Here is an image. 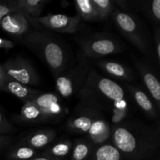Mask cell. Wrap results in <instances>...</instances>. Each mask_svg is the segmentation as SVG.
Wrapping results in <instances>:
<instances>
[{
    "label": "cell",
    "instance_id": "cell-18",
    "mask_svg": "<svg viewBox=\"0 0 160 160\" xmlns=\"http://www.w3.org/2000/svg\"><path fill=\"white\" fill-rule=\"evenodd\" d=\"M95 147L88 138L76 139L73 142L70 160H89L95 151Z\"/></svg>",
    "mask_w": 160,
    "mask_h": 160
},
{
    "label": "cell",
    "instance_id": "cell-6",
    "mask_svg": "<svg viewBox=\"0 0 160 160\" xmlns=\"http://www.w3.org/2000/svg\"><path fill=\"white\" fill-rule=\"evenodd\" d=\"M82 55L86 59H98L121 52L124 46L109 34H95L79 42Z\"/></svg>",
    "mask_w": 160,
    "mask_h": 160
},
{
    "label": "cell",
    "instance_id": "cell-4",
    "mask_svg": "<svg viewBox=\"0 0 160 160\" xmlns=\"http://www.w3.org/2000/svg\"><path fill=\"white\" fill-rule=\"evenodd\" d=\"M116 27L139 51L152 56V42L146 27L135 13L114 9L112 13Z\"/></svg>",
    "mask_w": 160,
    "mask_h": 160
},
{
    "label": "cell",
    "instance_id": "cell-1",
    "mask_svg": "<svg viewBox=\"0 0 160 160\" xmlns=\"http://www.w3.org/2000/svg\"><path fill=\"white\" fill-rule=\"evenodd\" d=\"M111 143L126 160H154L159 156V126L139 121L120 122L111 127Z\"/></svg>",
    "mask_w": 160,
    "mask_h": 160
},
{
    "label": "cell",
    "instance_id": "cell-15",
    "mask_svg": "<svg viewBox=\"0 0 160 160\" xmlns=\"http://www.w3.org/2000/svg\"><path fill=\"white\" fill-rule=\"evenodd\" d=\"M128 90L141 110L152 120H157L159 117V109L156 108L149 95L138 86H128Z\"/></svg>",
    "mask_w": 160,
    "mask_h": 160
},
{
    "label": "cell",
    "instance_id": "cell-5",
    "mask_svg": "<svg viewBox=\"0 0 160 160\" xmlns=\"http://www.w3.org/2000/svg\"><path fill=\"white\" fill-rule=\"evenodd\" d=\"M88 59L81 56L78 62L69 69L58 74L56 78V89L59 95L65 98L78 94L84 85L91 70Z\"/></svg>",
    "mask_w": 160,
    "mask_h": 160
},
{
    "label": "cell",
    "instance_id": "cell-9",
    "mask_svg": "<svg viewBox=\"0 0 160 160\" xmlns=\"http://www.w3.org/2000/svg\"><path fill=\"white\" fill-rule=\"evenodd\" d=\"M34 19L39 27L62 34L76 33L79 29L81 20L78 14L73 17L63 14H51Z\"/></svg>",
    "mask_w": 160,
    "mask_h": 160
},
{
    "label": "cell",
    "instance_id": "cell-25",
    "mask_svg": "<svg viewBox=\"0 0 160 160\" xmlns=\"http://www.w3.org/2000/svg\"><path fill=\"white\" fill-rule=\"evenodd\" d=\"M99 17V20H106L112 13L114 3L112 0H92Z\"/></svg>",
    "mask_w": 160,
    "mask_h": 160
},
{
    "label": "cell",
    "instance_id": "cell-8",
    "mask_svg": "<svg viewBox=\"0 0 160 160\" xmlns=\"http://www.w3.org/2000/svg\"><path fill=\"white\" fill-rule=\"evenodd\" d=\"M104 117V112L96 106L81 101L68 120L67 128L71 132L87 135L94 123Z\"/></svg>",
    "mask_w": 160,
    "mask_h": 160
},
{
    "label": "cell",
    "instance_id": "cell-30",
    "mask_svg": "<svg viewBox=\"0 0 160 160\" xmlns=\"http://www.w3.org/2000/svg\"><path fill=\"white\" fill-rule=\"evenodd\" d=\"M12 140H13L12 137L9 135H0V152L7 148L12 143Z\"/></svg>",
    "mask_w": 160,
    "mask_h": 160
},
{
    "label": "cell",
    "instance_id": "cell-12",
    "mask_svg": "<svg viewBox=\"0 0 160 160\" xmlns=\"http://www.w3.org/2000/svg\"><path fill=\"white\" fill-rule=\"evenodd\" d=\"M0 28L8 34L19 38L31 31V23L22 13L12 12L2 19Z\"/></svg>",
    "mask_w": 160,
    "mask_h": 160
},
{
    "label": "cell",
    "instance_id": "cell-11",
    "mask_svg": "<svg viewBox=\"0 0 160 160\" xmlns=\"http://www.w3.org/2000/svg\"><path fill=\"white\" fill-rule=\"evenodd\" d=\"M30 102L34 103L49 120L60 118L66 113L60 98L55 93H39Z\"/></svg>",
    "mask_w": 160,
    "mask_h": 160
},
{
    "label": "cell",
    "instance_id": "cell-19",
    "mask_svg": "<svg viewBox=\"0 0 160 160\" xmlns=\"http://www.w3.org/2000/svg\"><path fill=\"white\" fill-rule=\"evenodd\" d=\"M73 142L68 139H62L55 143H51L44 149L41 156L55 159L65 160L71 152Z\"/></svg>",
    "mask_w": 160,
    "mask_h": 160
},
{
    "label": "cell",
    "instance_id": "cell-3",
    "mask_svg": "<svg viewBox=\"0 0 160 160\" xmlns=\"http://www.w3.org/2000/svg\"><path fill=\"white\" fill-rule=\"evenodd\" d=\"M18 40L48 66L54 77L67 69L69 61L67 50L56 36L42 30H34Z\"/></svg>",
    "mask_w": 160,
    "mask_h": 160
},
{
    "label": "cell",
    "instance_id": "cell-22",
    "mask_svg": "<svg viewBox=\"0 0 160 160\" xmlns=\"http://www.w3.org/2000/svg\"><path fill=\"white\" fill-rule=\"evenodd\" d=\"M89 160H126L111 142L95 147Z\"/></svg>",
    "mask_w": 160,
    "mask_h": 160
},
{
    "label": "cell",
    "instance_id": "cell-17",
    "mask_svg": "<svg viewBox=\"0 0 160 160\" xmlns=\"http://www.w3.org/2000/svg\"><path fill=\"white\" fill-rule=\"evenodd\" d=\"M56 137V132L55 130H39L27 136L20 143L24 144L38 151L42 148L45 149L54 141Z\"/></svg>",
    "mask_w": 160,
    "mask_h": 160
},
{
    "label": "cell",
    "instance_id": "cell-20",
    "mask_svg": "<svg viewBox=\"0 0 160 160\" xmlns=\"http://www.w3.org/2000/svg\"><path fill=\"white\" fill-rule=\"evenodd\" d=\"M134 8L142 11L151 20L159 26L160 23V0H141L134 1Z\"/></svg>",
    "mask_w": 160,
    "mask_h": 160
},
{
    "label": "cell",
    "instance_id": "cell-28",
    "mask_svg": "<svg viewBox=\"0 0 160 160\" xmlns=\"http://www.w3.org/2000/svg\"><path fill=\"white\" fill-rule=\"evenodd\" d=\"M114 5H117L120 9L124 12H129L132 8H134V1L129 0H112Z\"/></svg>",
    "mask_w": 160,
    "mask_h": 160
},
{
    "label": "cell",
    "instance_id": "cell-23",
    "mask_svg": "<svg viewBox=\"0 0 160 160\" xmlns=\"http://www.w3.org/2000/svg\"><path fill=\"white\" fill-rule=\"evenodd\" d=\"M38 156V150L23 143L11 147L7 152L6 157L9 160H31Z\"/></svg>",
    "mask_w": 160,
    "mask_h": 160
},
{
    "label": "cell",
    "instance_id": "cell-14",
    "mask_svg": "<svg viewBox=\"0 0 160 160\" xmlns=\"http://www.w3.org/2000/svg\"><path fill=\"white\" fill-rule=\"evenodd\" d=\"M9 2L28 19L31 24L39 28L34 18L39 17L48 0H12Z\"/></svg>",
    "mask_w": 160,
    "mask_h": 160
},
{
    "label": "cell",
    "instance_id": "cell-32",
    "mask_svg": "<svg viewBox=\"0 0 160 160\" xmlns=\"http://www.w3.org/2000/svg\"><path fill=\"white\" fill-rule=\"evenodd\" d=\"M6 76L5 74L4 71H3V69L2 65H0V89H1L2 85V83L4 81V80L6 79Z\"/></svg>",
    "mask_w": 160,
    "mask_h": 160
},
{
    "label": "cell",
    "instance_id": "cell-13",
    "mask_svg": "<svg viewBox=\"0 0 160 160\" xmlns=\"http://www.w3.org/2000/svg\"><path fill=\"white\" fill-rule=\"evenodd\" d=\"M97 67L108 77L120 81H132L135 79L132 70L122 62L112 60H100L96 62Z\"/></svg>",
    "mask_w": 160,
    "mask_h": 160
},
{
    "label": "cell",
    "instance_id": "cell-27",
    "mask_svg": "<svg viewBox=\"0 0 160 160\" xmlns=\"http://www.w3.org/2000/svg\"><path fill=\"white\" fill-rule=\"evenodd\" d=\"M12 12H19V10L17 8L14 7V6L9 2V1L6 3L0 2V21H1L2 19L5 16H6L7 14Z\"/></svg>",
    "mask_w": 160,
    "mask_h": 160
},
{
    "label": "cell",
    "instance_id": "cell-33",
    "mask_svg": "<svg viewBox=\"0 0 160 160\" xmlns=\"http://www.w3.org/2000/svg\"><path fill=\"white\" fill-rule=\"evenodd\" d=\"M31 160H61V159H52V158H48V157H45V156H37L36 157H34V159H31Z\"/></svg>",
    "mask_w": 160,
    "mask_h": 160
},
{
    "label": "cell",
    "instance_id": "cell-31",
    "mask_svg": "<svg viewBox=\"0 0 160 160\" xmlns=\"http://www.w3.org/2000/svg\"><path fill=\"white\" fill-rule=\"evenodd\" d=\"M15 44L10 40H7L5 38H0V48L5 50H9L10 48H13Z\"/></svg>",
    "mask_w": 160,
    "mask_h": 160
},
{
    "label": "cell",
    "instance_id": "cell-21",
    "mask_svg": "<svg viewBox=\"0 0 160 160\" xmlns=\"http://www.w3.org/2000/svg\"><path fill=\"white\" fill-rule=\"evenodd\" d=\"M19 120L25 123H43V122H48V120H50L31 102H24L19 115Z\"/></svg>",
    "mask_w": 160,
    "mask_h": 160
},
{
    "label": "cell",
    "instance_id": "cell-10",
    "mask_svg": "<svg viewBox=\"0 0 160 160\" xmlns=\"http://www.w3.org/2000/svg\"><path fill=\"white\" fill-rule=\"evenodd\" d=\"M133 62L142 78L144 86L149 93L151 98L154 100L156 108H160V83L153 69L146 62H143L137 57L132 56Z\"/></svg>",
    "mask_w": 160,
    "mask_h": 160
},
{
    "label": "cell",
    "instance_id": "cell-24",
    "mask_svg": "<svg viewBox=\"0 0 160 160\" xmlns=\"http://www.w3.org/2000/svg\"><path fill=\"white\" fill-rule=\"evenodd\" d=\"M74 4L78 15L81 17V20L86 21L100 20L92 0H76Z\"/></svg>",
    "mask_w": 160,
    "mask_h": 160
},
{
    "label": "cell",
    "instance_id": "cell-7",
    "mask_svg": "<svg viewBox=\"0 0 160 160\" xmlns=\"http://www.w3.org/2000/svg\"><path fill=\"white\" fill-rule=\"evenodd\" d=\"M7 78L17 81L27 86H37L40 84V77L26 58L17 56L6 61L2 65Z\"/></svg>",
    "mask_w": 160,
    "mask_h": 160
},
{
    "label": "cell",
    "instance_id": "cell-2",
    "mask_svg": "<svg viewBox=\"0 0 160 160\" xmlns=\"http://www.w3.org/2000/svg\"><path fill=\"white\" fill-rule=\"evenodd\" d=\"M81 101L94 105L102 111H110L115 117H123L128 109L123 88L113 80L91 69L86 81L78 92Z\"/></svg>",
    "mask_w": 160,
    "mask_h": 160
},
{
    "label": "cell",
    "instance_id": "cell-16",
    "mask_svg": "<svg viewBox=\"0 0 160 160\" xmlns=\"http://www.w3.org/2000/svg\"><path fill=\"white\" fill-rule=\"evenodd\" d=\"M0 90L5 91L8 93L14 95L17 98L23 101V102H30L35 95L40 93L38 90H35L29 86L24 85L18 81L7 78V77L3 81Z\"/></svg>",
    "mask_w": 160,
    "mask_h": 160
},
{
    "label": "cell",
    "instance_id": "cell-29",
    "mask_svg": "<svg viewBox=\"0 0 160 160\" xmlns=\"http://www.w3.org/2000/svg\"><path fill=\"white\" fill-rule=\"evenodd\" d=\"M155 32L156 33L154 36V52L158 61L160 62V29L159 26L156 27Z\"/></svg>",
    "mask_w": 160,
    "mask_h": 160
},
{
    "label": "cell",
    "instance_id": "cell-26",
    "mask_svg": "<svg viewBox=\"0 0 160 160\" xmlns=\"http://www.w3.org/2000/svg\"><path fill=\"white\" fill-rule=\"evenodd\" d=\"M12 131H14L13 126L7 120L3 112L0 111V135H5L12 132Z\"/></svg>",
    "mask_w": 160,
    "mask_h": 160
}]
</instances>
